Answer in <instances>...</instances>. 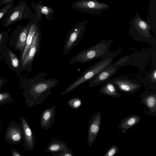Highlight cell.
Segmentation results:
<instances>
[{"mask_svg":"<svg viewBox=\"0 0 156 156\" xmlns=\"http://www.w3.org/2000/svg\"><path fill=\"white\" fill-rule=\"evenodd\" d=\"M48 74L41 72L32 78L27 80L22 88L24 89L23 96L27 107L41 105L52 93L51 89L57 85L59 81L57 78L46 79Z\"/></svg>","mask_w":156,"mask_h":156,"instance_id":"obj_1","label":"cell"},{"mask_svg":"<svg viewBox=\"0 0 156 156\" xmlns=\"http://www.w3.org/2000/svg\"><path fill=\"white\" fill-rule=\"evenodd\" d=\"M122 50V48H120L110 52L101 58L99 61L85 69L79 77L62 92L61 95L69 93L80 85L90 80L111 64L114 59L120 54Z\"/></svg>","mask_w":156,"mask_h":156,"instance_id":"obj_2","label":"cell"},{"mask_svg":"<svg viewBox=\"0 0 156 156\" xmlns=\"http://www.w3.org/2000/svg\"><path fill=\"white\" fill-rule=\"evenodd\" d=\"M113 41V39H103L91 47L82 50L71 59L69 64L84 63L104 57L110 52L109 49Z\"/></svg>","mask_w":156,"mask_h":156,"instance_id":"obj_3","label":"cell"},{"mask_svg":"<svg viewBox=\"0 0 156 156\" xmlns=\"http://www.w3.org/2000/svg\"><path fill=\"white\" fill-rule=\"evenodd\" d=\"M135 14V16L129 21V35L137 41L149 43L156 47V39L150 33V25L138 12H136Z\"/></svg>","mask_w":156,"mask_h":156,"instance_id":"obj_4","label":"cell"},{"mask_svg":"<svg viewBox=\"0 0 156 156\" xmlns=\"http://www.w3.org/2000/svg\"><path fill=\"white\" fill-rule=\"evenodd\" d=\"M154 50L146 49L123 56L112 64L118 69L128 65L135 66L138 67L140 71L143 72L150 60H156V52Z\"/></svg>","mask_w":156,"mask_h":156,"instance_id":"obj_5","label":"cell"},{"mask_svg":"<svg viewBox=\"0 0 156 156\" xmlns=\"http://www.w3.org/2000/svg\"><path fill=\"white\" fill-rule=\"evenodd\" d=\"M35 15L28 6L27 2L20 1L6 16L2 22L3 27H6L23 19L32 18Z\"/></svg>","mask_w":156,"mask_h":156,"instance_id":"obj_6","label":"cell"},{"mask_svg":"<svg viewBox=\"0 0 156 156\" xmlns=\"http://www.w3.org/2000/svg\"><path fill=\"white\" fill-rule=\"evenodd\" d=\"M87 23L86 20L78 22L68 33L63 49V55L69 54L80 42L84 34Z\"/></svg>","mask_w":156,"mask_h":156,"instance_id":"obj_7","label":"cell"},{"mask_svg":"<svg viewBox=\"0 0 156 156\" xmlns=\"http://www.w3.org/2000/svg\"><path fill=\"white\" fill-rule=\"evenodd\" d=\"M71 5L76 10L92 15H100L110 8L109 5L97 0H79L73 3Z\"/></svg>","mask_w":156,"mask_h":156,"instance_id":"obj_8","label":"cell"},{"mask_svg":"<svg viewBox=\"0 0 156 156\" xmlns=\"http://www.w3.org/2000/svg\"><path fill=\"white\" fill-rule=\"evenodd\" d=\"M41 38L40 28L37 30L34 36L28 52L22 64V67L28 72L32 70V64L36 55L38 56L41 48Z\"/></svg>","mask_w":156,"mask_h":156,"instance_id":"obj_9","label":"cell"},{"mask_svg":"<svg viewBox=\"0 0 156 156\" xmlns=\"http://www.w3.org/2000/svg\"><path fill=\"white\" fill-rule=\"evenodd\" d=\"M5 141L12 145H17L23 140V130L21 124L12 120L9 123L5 135Z\"/></svg>","mask_w":156,"mask_h":156,"instance_id":"obj_10","label":"cell"},{"mask_svg":"<svg viewBox=\"0 0 156 156\" xmlns=\"http://www.w3.org/2000/svg\"><path fill=\"white\" fill-rule=\"evenodd\" d=\"M109 80L119 90L129 93L136 92L141 86V84L139 82L124 76Z\"/></svg>","mask_w":156,"mask_h":156,"instance_id":"obj_11","label":"cell"},{"mask_svg":"<svg viewBox=\"0 0 156 156\" xmlns=\"http://www.w3.org/2000/svg\"><path fill=\"white\" fill-rule=\"evenodd\" d=\"M101 119L100 112H94L91 116L87 130V142L88 146L90 147L98 135L99 131Z\"/></svg>","mask_w":156,"mask_h":156,"instance_id":"obj_12","label":"cell"},{"mask_svg":"<svg viewBox=\"0 0 156 156\" xmlns=\"http://www.w3.org/2000/svg\"><path fill=\"white\" fill-rule=\"evenodd\" d=\"M23 134V145L26 149L32 151L35 146V137L28 122L23 116L20 118Z\"/></svg>","mask_w":156,"mask_h":156,"instance_id":"obj_13","label":"cell"},{"mask_svg":"<svg viewBox=\"0 0 156 156\" xmlns=\"http://www.w3.org/2000/svg\"><path fill=\"white\" fill-rule=\"evenodd\" d=\"M118 69L116 66L110 64L89 80L88 87H94L105 83L115 74Z\"/></svg>","mask_w":156,"mask_h":156,"instance_id":"obj_14","label":"cell"},{"mask_svg":"<svg viewBox=\"0 0 156 156\" xmlns=\"http://www.w3.org/2000/svg\"><path fill=\"white\" fill-rule=\"evenodd\" d=\"M31 24L30 20L27 25H18L14 30L12 36L17 37L16 48L23 52Z\"/></svg>","mask_w":156,"mask_h":156,"instance_id":"obj_15","label":"cell"},{"mask_svg":"<svg viewBox=\"0 0 156 156\" xmlns=\"http://www.w3.org/2000/svg\"><path fill=\"white\" fill-rule=\"evenodd\" d=\"M38 16L37 15H35V16L30 20V25L25 47L21 57L20 62L21 64L23 62L26 55L34 36L38 30L40 28L38 20Z\"/></svg>","mask_w":156,"mask_h":156,"instance_id":"obj_16","label":"cell"},{"mask_svg":"<svg viewBox=\"0 0 156 156\" xmlns=\"http://www.w3.org/2000/svg\"><path fill=\"white\" fill-rule=\"evenodd\" d=\"M56 107L53 106L45 109L40 115L41 127L44 130H48L53 124Z\"/></svg>","mask_w":156,"mask_h":156,"instance_id":"obj_17","label":"cell"},{"mask_svg":"<svg viewBox=\"0 0 156 156\" xmlns=\"http://www.w3.org/2000/svg\"><path fill=\"white\" fill-rule=\"evenodd\" d=\"M1 54L5 58L6 62L12 70L15 72L23 70L18 57L9 48L5 46Z\"/></svg>","mask_w":156,"mask_h":156,"instance_id":"obj_18","label":"cell"},{"mask_svg":"<svg viewBox=\"0 0 156 156\" xmlns=\"http://www.w3.org/2000/svg\"><path fill=\"white\" fill-rule=\"evenodd\" d=\"M67 148L66 144L65 142L52 137L50 143L47 146L46 151L51 153L52 156H59L61 152L67 150Z\"/></svg>","mask_w":156,"mask_h":156,"instance_id":"obj_19","label":"cell"},{"mask_svg":"<svg viewBox=\"0 0 156 156\" xmlns=\"http://www.w3.org/2000/svg\"><path fill=\"white\" fill-rule=\"evenodd\" d=\"M141 102L144 105L149 111L148 115L155 116L156 113V94L153 92L144 93Z\"/></svg>","mask_w":156,"mask_h":156,"instance_id":"obj_20","label":"cell"},{"mask_svg":"<svg viewBox=\"0 0 156 156\" xmlns=\"http://www.w3.org/2000/svg\"><path fill=\"white\" fill-rule=\"evenodd\" d=\"M141 119V117L137 115H132L122 119L119 125V129L123 133L138 124Z\"/></svg>","mask_w":156,"mask_h":156,"instance_id":"obj_21","label":"cell"},{"mask_svg":"<svg viewBox=\"0 0 156 156\" xmlns=\"http://www.w3.org/2000/svg\"><path fill=\"white\" fill-rule=\"evenodd\" d=\"M117 89L114 84L108 80L101 87L99 92L104 95L119 98L122 95L118 92Z\"/></svg>","mask_w":156,"mask_h":156,"instance_id":"obj_22","label":"cell"},{"mask_svg":"<svg viewBox=\"0 0 156 156\" xmlns=\"http://www.w3.org/2000/svg\"><path fill=\"white\" fill-rule=\"evenodd\" d=\"M31 7L35 11L36 13L40 12V13L45 15L48 20H51L53 19L54 10L50 7L42 5L32 2L31 3Z\"/></svg>","mask_w":156,"mask_h":156,"instance_id":"obj_23","label":"cell"},{"mask_svg":"<svg viewBox=\"0 0 156 156\" xmlns=\"http://www.w3.org/2000/svg\"><path fill=\"white\" fill-rule=\"evenodd\" d=\"M146 80L150 85L152 88L156 87V64L153 65L152 68L148 72L146 75Z\"/></svg>","mask_w":156,"mask_h":156,"instance_id":"obj_24","label":"cell"},{"mask_svg":"<svg viewBox=\"0 0 156 156\" xmlns=\"http://www.w3.org/2000/svg\"><path fill=\"white\" fill-rule=\"evenodd\" d=\"M82 104L81 100L77 97H73L69 99L66 102L67 105L71 108L73 109H78Z\"/></svg>","mask_w":156,"mask_h":156,"instance_id":"obj_25","label":"cell"},{"mask_svg":"<svg viewBox=\"0 0 156 156\" xmlns=\"http://www.w3.org/2000/svg\"><path fill=\"white\" fill-rule=\"evenodd\" d=\"M13 98L8 92L0 93V105L12 102Z\"/></svg>","mask_w":156,"mask_h":156,"instance_id":"obj_26","label":"cell"},{"mask_svg":"<svg viewBox=\"0 0 156 156\" xmlns=\"http://www.w3.org/2000/svg\"><path fill=\"white\" fill-rule=\"evenodd\" d=\"M11 28H10L6 31H2L0 32V53L1 54L3 51L5 46V43L7 39L9 32Z\"/></svg>","mask_w":156,"mask_h":156,"instance_id":"obj_27","label":"cell"},{"mask_svg":"<svg viewBox=\"0 0 156 156\" xmlns=\"http://www.w3.org/2000/svg\"><path fill=\"white\" fill-rule=\"evenodd\" d=\"M13 1L6 4L0 9V20L6 16L11 11L13 6Z\"/></svg>","mask_w":156,"mask_h":156,"instance_id":"obj_28","label":"cell"},{"mask_svg":"<svg viewBox=\"0 0 156 156\" xmlns=\"http://www.w3.org/2000/svg\"><path fill=\"white\" fill-rule=\"evenodd\" d=\"M119 148L115 145H113L107 151L104 156H113L119 151Z\"/></svg>","mask_w":156,"mask_h":156,"instance_id":"obj_29","label":"cell"},{"mask_svg":"<svg viewBox=\"0 0 156 156\" xmlns=\"http://www.w3.org/2000/svg\"><path fill=\"white\" fill-rule=\"evenodd\" d=\"M67 150L63 152L59 156H75L71 150L67 147Z\"/></svg>","mask_w":156,"mask_h":156,"instance_id":"obj_30","label":"cell"},{"mask_svg":"<svg viewBox=\"0 0 156 156\" xmlns=\"http://www.w3.org/2000/svg\"><path fill=\"white\" fill-rule=\"evenodd\" d=\"M11 155L12 156H21V155L18 151L15 148H12L11 150Z\"/></svg>","mask_w":156,"mask_h":156,"instance_id":"obj_31","label":"cell"},{"mask_svg":"<svg viewBox=\"0 0 156 156\" xmlns=\"http://www.w3.org/2000/svg\"><path fill=\"white\" fill-rule=\"evenodd\" d=\"M15 0H0V7L2 6L4 4H6Z\"/></svg>","mask_w":156,"mask_h":156,"instance_id":"obj_32","label":"cell"},{"mask_svg":"<svg viewBox=\"0 0 156 156\" xmlns=\"http://www.w3.org/2000/svg\"><path fill=\"white\" fill-rule=\"evenodd\" d=\"M6 82V81L5 78L0 77V89L3 87Z\"/></svg>","mask_w":156,"mask_h":156,"instance_id":"obj_33","label":"cell"},{"mask_svg":"<svg viewBox=\"0 0 156 156\" xmlns=\"http://www.w3.org/2000/svg\"><path fill=\"white\" fill-rule=\"evenodd\" d=\"M2 126V125L1 122L0 121V134L1 133V128Z\"/></svg>","mask_w":156,"mask_h":156,"instance_id":"obj_34","label":"cell"}]
</instances>
